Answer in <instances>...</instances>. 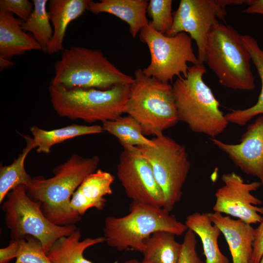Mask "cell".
Returning a JSON list of instances; mask_svg holds the SVG:
<instances>
[{
    "label": "cell",
    "instance_id": "obj_1",
    "mask_svg": "<svg viewBox=\"0 0 263 263\" xmlns=\"http://www.w3.org/2000/svg\"><path fill=\"white\" fill-rule=\"evenodd\" d=\"M99 161L96 155L84 158L73 154L54 168L53 177L32 178L26 187L27 194L40 204L43 213L51 222L61 226L75 225L81 216L71 208V198L83 181L97 170Z\"/></svg>",
    "mask_w": 263,
    "mask_h": 263
},
{
    "label": "cell",
    "instance_id": "obj_2",
    "mask_svg": "<svg viewBox=\"0 0 263 263\" xmlns=\"http://www.w3.org/2000/svg\"><path fill=\"white\" fill-rule=\"evenodd\" d=\"M206 73L204 65H193L186 76L177 78L172 87L179 120L194 132L215 138L225 131L228 122L203 80Z\"/></svg>",
    "mask_w": 263,
    "mask_h": 263
},
{
    "label": "cell",
    "instance_id": "obj_3",
    "mask_svg": "<svg viewBox=\"0 0 263 263\" xmlns=\"http://www.w3.org/2000/svg\"><path fill=\"white\" fill-rule=\"evenodd\" d=\"M129 210L126 215L109 216L104 222L106 242L119 251L131 249L143 253L145 240L153 233L165 231L181 235L188 229L162 207L132 201Z\"/></svg>",
    "mask_w": 263,
    "mask_h": 263
},
{
    "label": "cell",
    "instance_id": "obj_4",
    "mask_svg": "<svg viewBox=\"0 0 263 263\" xmlns=\"http://www.w3.org/2000/svg\"><path fill=\"white\" fill-rule=\"evenodd\" d=\"M50 84L67 89H110L132 84L133 76L126 75L111 63L100 50L71 46L64 49L54 65Z\"/></svg>",
    "mask_w": 263,
    "mask_h": 263
},
{
    "label": "cell",
    "instance_id": "obj_5",
    "mask_svg": "<svg viewBox=\"0 0 263 263\" xmlns=\"http://www.w3.org/2000/svg\"><path fill=\"white\" fill-rule=\"evenodd\" d=\"M133 77L125 113L139 122L143 134L155 137L176 125L179 120L172 85L146 76L141 69Z\"/></svg>",
    "mask_w": 263,
    "mask_h": 263
},
{
    "label": "cell",
    "instance_id": "obj_6",
    "mask_svg": "<svg viewBox=\"0 0 263 263\" xmlns=\"http://www.w3.org/2000/svg\"><path fill=\"white\" fill-rule=\"evenodd\" d=\"M130 84H120L106 90L96 89H67L50 84V101L62 117L86 122L113 120L125 113L130 94Z\"/></svg>",
    "mask_w": 263,
    "mask_h": 263
},
{
    "label": "cell",
    "instance_id": "obj_7",
    "mask_svg": "<svg viewBox=\"0 0 263 263\" xmlns=\"http://www.w3.org/2000/svg\"><path fill=\"white\" fill-rule=\"evenodd\" d=\"M250 60L241 35L232 26L220 23L213 28L208 37L205 62L221 85L235 90H254Z\"/></svg>",
    "mask_w": 263,
    "mask_h": 263
},
{
    "label": "cell",
    "instance_id": "obj_8",
    "mask_svg": "<svg viewBox=\"0 0 263 263\" xmlns=\"http://www.w3.org/2000/svg\"><path fill=\"white\" fill-rule=\"evenodd\" d=\"M2 209L11 240L32 236L40 241L46 254L58 239L77 228L75 225L61 226L51 222L43 213L40 204L29 197L24 185L7 194Z\"/></svg>",
    "mask_w": 263,
    "mask_h": 263
},
{
    "label": "cell",
    "instance_id": "obj_9",
    "mask_svg": "<svg viewBox=\"0 0 263 263\" xmlns=\"http://www.w3.org/2000/svg\"><path fill=\"white\" fill-rule=\"evenodd\" d=\"M153 146H135L150 164L163 194V208L171 211L181 200L191 168L186 147L164 133L153 137Z\"/></svg>",
    "mask_w": 263,
    "mask_h": 263
},
{
    "label": "cell",
    "instance_id": "obj_10",
    "mask_svg": "<svg viewBox=\"0 0 263 263\" xmlns=\"http://www.w3.org/2000/svg\"><path fill=\"white\" fill-rule=\"evenodd\" d=\"M139 37L147 45L150 55V63L142 69L147 76L169 83L175 76L187 75L188 63L199 64L193 51L192 38L186 33L168 36L156 31L149 21L141 30Z\"/></svg>",
    "mask_w": 263,
    "mask_h": 263
},
{
    "label": "cell",
    "instance_id": "obj_11",
    "mask_svg": "<svg viewBox=\"0 0 263 263\" xmlns=\"http://www.w3.org/2000/svg\"><path fill=\"white\" fill-rule=\"evenodd\" d=\"M245 0H181L173 14L171 28L168 36L185 32L196 43L197 57L200 64L206 61V52L208 36L213 28L225 20L227 12L225 7L241 5Z\"/></svg>",
    "mask_w": 263,
    "mask_h": 263
},
{
    "label": "cell",
    "instance_id": "obj_12",
    "mask_svg": "<svg viewBox=\"0 0 263 263\" xmlns=\"http://www.w3.org/2000/svg\"><path fill=\"white\" fill-rule=\"evenodd\" d=\"M117 166V176L126 195L137 201L162 207L163 193L151 168L136 147L125 146Z\"/></svg>",
    "mask_w": 263,
    "mask_h": 263
},
{
    "label": "cell",
    "instance_id": "obj_13",
    "mask_svg": "<svg viewBox=\"0 0 263 263\" xmlns=\"http://www.w3.org/2000/svg\"><path fill=\"white\" fill-rule=\"evenodd\" d=\"M221 179L224 185L215 193L214 212L225 213L249 224L263 221L262 202L252 194L262 185L259 182L246 183L234 172L225 173Z\"/></svg>",
    "mask_w": 263,
    "mask_h": 263
},
{
    "label": "cell",
    "instance_id": "obj_14",
    "mask_svg": "<svg viewBox=\"0 0 263 263\" xmlns=\"http://www.w3.org/2000/svg\"><path fill=\"white\" fill-rule=\"evenodd\" d=\"M210 139L228 155L237 167L246 174L258 178L263 185V114L248 126L238 144Z\"/></svg>",
    "mask_w": 263,
    "mask_h": 263
},
{
    "label": "cell",
    "instance_id": "obj_15",
    "mask_svg": "<svg viewBox=\"0 0 263 263\" xmlns=\"http://www.w3.org/2000/svg\"><path fill=\"white\" fill-rule=\"evenodd\" d=\"M212 223L224 235L228 245L233 263H250L253 250L256 228L240 219L222 213H208Z\"/></svg>",
    "mask_w": 263,
    "mask_h": 263
},
{
    "label": "cell",
    "instance_id": "obj_16",
    "mask_svg": "<svg viewBox=\"0 0 263 263\" xmlns=\"http://www.w3.org/2000/svg\"><path fill=\"white\" fill-rule=\"evenodd\" d=\"M114 176L109 172L97 169L88 175L74 192L70 207L79 216L91 208L102 210L106 205L105 196L112 195Z\"/></svg>",
    "mask_w": 263,
    "mask_h": 263
},
{
    "label": "cell",
    "instance_id": "obj_17",
    "mask_svg": "<svg viewBox=\"0 0 263 263\" xmlns=\"http://www.w3.org/2000/svg\"><path fill=\"white\" fill-rule=\"evenodd\" d=\"M90 0H50L48 3V16L54 30L47 53L63 52L66 31L69 24L88 10Z\"/></svg>",
    "mask_w": 263,
    "mask_h": 263
},
{
    "label": "cell",
    "instance_id": "obj_18",
    "mask_svg": "<svg viewBox=\"0 0 263 263\" xmlns=\"http://www.w3.org/2000/svg\"><path fill=\"white\" fill-rule=\"evenodd\" d=\"M149 4L147 0H90L88 10L95 15L102 13L112 14L126 22L133 38L149 24L146 14Z\"/></svg>",
    "mask_w": 263,
    "mask_h": 263
},
{
    "label": "cell",
    "instance_id": "obj_19",
    "mask_svg": "<svg viewBox=\"0 0 263 263\" xmlns=\"http://www.w3.org/2000/svg\"><path fill=\"white\" fill-rule=\"evenodd\" d=\"M22 21L0 11V56L9 59L31 50H40L38 41L22 29Z\"/></svg>",
    "mask_w": 263,
    "mask_h": 263
},
{
    "label": "cell",
    "instance_id": "obj_20",
    "mask_svg": "<svg viewBox=\"0 0 263 263\" xmlns=\"http://www.w3.org/2000/svg\"><path fill=\"white\" fill-rule=\"evenodd\" d=\"M185 224L200 238L206 258V263H229V260L220 251L218 238L222 233L213 224L208 213L196 212L188 215Z\"/></svg>",
    "mask_w": 263,
    "mask_h": 263
},
{
    "label": "cell",
    "instance_id": "obj_21",
    "mask_svg": "<svg viewBox=\"0 0 263 263\" xmlns=\"http://www.w3.org/2000/svg\"><path fill=\"white\" fill-rule=\"evenodd\" d=\"M81 233L77 228L70 235L58 239L47 255L52 263H93L83 253L88 247L106 242L104 237L87 238L80 241Z\"/></svg>",
    "mask_w": 263,
    "mask_h": 263
},
{
    "label": "cell",
    "instance_id": "obj_22",
    "mask_svg": "<svg viewBox=\"0 0 263 263\" xmlns=\"http://www.w3.org/2000/svg\"><path fill=\"white\" fill-rule=\"evenodd\" d=\"M30 130L33 136V139L37 151L45 153L50 152L53 146L66 140L82 135L101 133L104 132L100 125L77 124L50 131L34 126L31 127Z\"/></svg>",
    "mask_w": 263,
    "mask_h": 263
},
{
    "label": "cell",
    "instance_id": "obj_23",
    "mask_svg": "<svg viewBox=\"0 0 263 263\" xmlns=\"http://www.w3.org/2000/svg\"><path fill=\"white\" fill-rule=\"evenodd\" d=\"M241 39L250 55L262 83L261 91L254 105L244 110H232L225 115L228 123L244 126L255 116L263 114V49L260 48L258 41L250 35H241Z\"/></svg>",
    "mask_w": 263,
    "mask_h": 263
},
{
    "label": "cell",
    "instance_id": "obj_24",
    "mask_svg": "<svg viewBox=\"0 0 263 263\" xmlns=\"http://www.w3.org/2000/svg\"><path fill=\"white\" fill-rule=\"evenodd\" d=\"M174 234L159 231L145 241L143 261L152 263H177L182 244L177 242Z\"/></svg>",
    "mask_w": 263,
    "mask_h": 263
},
{
    "label": "cell",
    "instance_id": "obj_25",
    "mask_svg": "<svg viewBox=\"0 0 263 263\" xmlns=\"http://www.w3.org/2000/svg\"><path fill=\"white\" fill-rule=\"evenodd\" d=\"M26 142L17 158L9 165L0 166V203L1 204L7 194L15 188L24 185L26 187L32 177L27 173L24 166L26 156L31 150L36 148L33 139L28 135L23 136Z\"/></svg>",
    "mask_w": 263,
    "mask_h": 263
},
{
    "label": "cell",
    "instance_id": "obj_26",
    "mask_svg": "<svg viewBox=\"0 0 263 263\" xmlns=\"http://www.w3.org/2000/svg\"><path fill=\"white\" fill-rule=\"evenodd\" d=\"M103 131H106L117 138L122 147L153 146L151 139L146 137L142 127L132 116L128 115L102 122Z\"/></svg>",
    "mask_w": 263,
    "mask_h": 263
},
{
    "label": "cell",
    "instance_id": "obj_27",
    "mask_svg": "<svg viewBox=\"0 0 263 263\" xmlns=\"http://www.w3.org/2000/svg\"><path fill=\"white\" fill-rule=\"evenodd\" d=\"M34 8L27 20L23 21L21 28L25 32L32 33L44 53H47L54 30L48 16L47 0H33Z\"/></svg>",
    "mask_w": 263,
    "mask_h": 263
},
{
    "label": "cell",
    "instance_id": "obj_28",
    "mask_svg": "<svg viewBox=\"0 0 263 263\" xmlns=\"http://www.w3.org/2000/svg\"><path fill=\"white\" fill-rule=\"evenodd\" d=\"M171 0H150L147 13L152 20L150 21L158 32L167 35L173 23Z\"/></svg>",
    "mask_w": 263,
    "mask_h": 263
},
{
    "label": "cell",
    "instance_id": "obj_29",
    "mask_svg": "<svg viewBox=\"0 0 263 263\" xmlns=\"http://www.w3.org/2000/svg\"><path fill=\"white\" fill-rule=\"evenodd\" d=\"M18 241L19 249L15 263H52L37 238L27 235Z\"/></svg>",
    "mask_w": 263,
    "mask_h": 263
},
{
    "label": "cell",
    "instance_id": "obj_30",
    "mask_svg": "<svg viewBox=\"0 0 263 263\" xmlns=\"http://www.w3.org/2000/svg\"><path fill=\"white\" fill-rule=\"evenodd\" d=\"M196 234L191 230L185 232L177 263H205L196 251Z\"/></svg>",
    "mask_w": 263,
    "mask_h": 263
},
{
    "label": "cell",
    "instance_id": "obj_31",
    "mask_svg": "<svg viewBox=\"0 0 263 263\" xmlns=\"http://www.w3.org/2000/svg\"><path fill=\"white\" fill-rule=\"evenodd\" d=\"M34 8L33 2L28 0H0V11L15 14L22 21L28 19Z\"/></svg>",
    "mask_w": 263,
    "mask_h": 263
},
{
    "label": "cell",
    "instance_id": "obj_32",
    "mask_svg": "<svg viewBox=\"0 0 263 263\" xmlns=\"http://www.w3.org/2000/svg\"><path fill=\"white\" fill-rule=\"evenodd\" d=\"M263 255V221L256 228L253 250L250 263H259Z\"/></svg>",
    "mask_w": 263,
    "mask_h": 263
},
{
    "label": "cell",
    "instance_id": "obj_33",
    "mask_svg": "<svg viewBox=\"0 0 263 263\" xmlns=\"http://www.w3.org/2000/svg\"><path fill=\"white\" fill-rule=\"evenodd\" d=\"M19 249V241L10 240L7 246L0 249V263H9L16 259Z\"/></svg>",
    "mask_w": 263,
    "mask_h": 263
},
{
    "label": "cell",
    "instance_id": "obj_34",
    "mask_svg": "<svg viewBox=\"0 0 263 263\" xmlns=\"http://www.w3.org/2000/svg\"><path fill=\"white\" fill-rule=\"evenodd\" d=\"M245 3L247 7L242 11V13L263 15V0H245Z\"/></svg>",
    "mask_w": 263,
    "mask_h": 263
},
{
    "label": "cell",
    "instance_id": "obj_35",
    "mask_svg": "<svg viewBox=\"0 0 263 263\" xmlns=\"http://www.w3.org/2000/svg\"><path fill=\"white\" fill-rule=\"evenodd\" d=\"M14 63L4 57L0 56V71L13 66Z\"/></svg>",
    "mask_w": 263,
    "mask_h": 263
},
{
    "label": "cell",
    "instance_id": "obj_36",
    "mask_svg": "<svg viewBox=\"0 0 263 263\" xmlns=\"http://www.w3.org/2000/svg\"><path fill=\"white\" fill-rule=\"evenodd\" d=\"M125 263H152L151 262L143 261L140 262L135 259H132L126 261Z\"/></svg>",
    "mask_w": 263,
    "mask_h": 263
},
{
    "label": "cell",
    "instance_id": "obj_37",
    "mask_svg": "<svg viewBox=\"0 0 263 263\" xmlns=\"http://www.w3.org/2000/svg\"><path fill=\"white\" fill-rule=\"evenodd\" d=\"M259 263H263V256L262 257V258H261Z\"/></svg>",
    "mask_w": 263,
    "mask_h": 263
}]
</instances>
